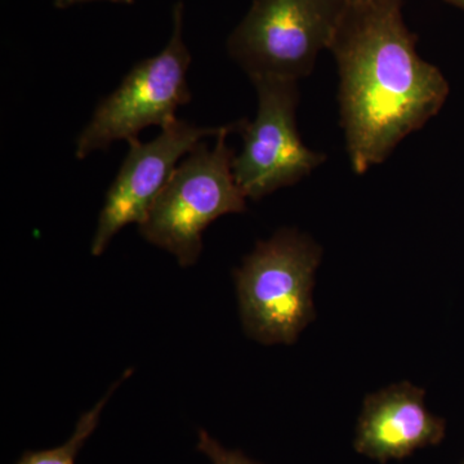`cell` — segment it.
<instances>
[{"label": "cell", "instance_id": "cell-1", "mask_svg": "<svg viewBox=\"0 0 464 464\" xmlns=\"http://www.w3.org/2000/svg\"><path fill=\"white\" fill-rule=\"evenodd\" d=\"M415 45L402 0L344 7L329 50L337 61L341 124L356 174L383 163L447 101V79Z\"/></svg>", "mask_w": 464, "mask_h": 464}, {"label": "cell", "instance_id": "cell-2", "mask_svg": "<svg viewBox=\"0 0 464 464\" xmlns=\"http://www.w3.org/2000/svg\"><path fill=\"white\" fill-rule=\"evenodd\" d=\"M239 121L222 127L212 149L200 142L179 166L139 226L146 241L174 256L182 267L197 264L203 234L219 217L243 213L246 197L235 181V151L227 136Z\"/></svg>", "mask_w": 464, "mask_h": 464}, {"label": "cell", "instance_id": "cell-3", "mask_svg": "<svg viewBox=\"0 0 464 464\" xmlns=\"http://www.w3.org/2000/svg\"><path fill=\"white\" fill-rule=\"evenodd\" d=\"M322 249L295 228L259 241L235 270L241 322L265 344L293 343L315 316L314 277Z\"/></svg>", "mask_w": 464, "mask_h": 464}, {"label": "cell", "instance_id": "cell-4", "mask_svg": "<svg viewBox=\"0 0 464 464\" xmlns=\"http://www.w3.org/2000/svg\"><path fill=\"white\" fill-rule=\"evenodd\" d=\"M183 14L179 0L173 7L172 35L164 50L137 63L119 87L100 101L76 139V159L105 151L116 141L139 140V133L152 125L163 130L177 121V110L190 102L191 54L183 41Z\"/></svg>", "mask_w": 464, "mask_h": 464}, {"label": "cell", "instance_id": "cell-5", "mask_svg": "<svg viewBox=\"0 0 464 464\" xmlns=\"http://www.w3.org/2000/svg\"><path fill=\"white\" fill-rule=\"evenodd\" d=\"M344 7L342 0H255L228 38V53L250 79L298 82L331 48Z\"/></svg>", "mask_w": 464, "mask_h": 464}, {"label": "cell", "instance_id": "cell-6", "mask_svg": "<svg viewBox=\"0 0 464 464\" xmlns=\"http://www.w3.org/2000/svg\"><path fill=\"white\" fill-rule=\"evenodd\" d=\"M257 91L255 121H239L243 149L235 155V181L246 199L259 200L295 185L325 161L304 145L297 130V82L261 76L250 79Z\"/></svg>", "mask_w": 464, "mask_h": 464}, {"label": "cell", "instance_id": "cell-7", "mask_svg": "<svg viewBox=\"0 0 464 464\" xmlns=\"http://www.w3.org/2000/svg\"><path fill=\"white\" fill-rule=\"evenodd\" d=\"M221 130L177 119L151 141L128 142L127 155L106 192L91 243L92 256L100 257L125 226L141 225L179 161L207 137L218 136Z\"/></svg>", "mask_w": 464, "mask_h": 464}, {"label": "cell", "instance_id": "cell-8", "mask_svg": "<svg viewBox=\"0 0 464 464\" xmlns=\"http://www.w3.org/2000/svg\"><path fill=\"white\" fill-rule=\"evenodd\" d=\"M442 436L444 423L427 411L423 391L409 383L395 384L366 399L355 448L366 457L386 462L438 444Z\"/></svg>", "mask_w": 464, "mask_h": 464}, {"label": "cell", "instance_id": "cell-9", "mask_svg": "<svg viewBox=\"0 0 464 464\" xmlns=\"http://www.w3.org/2000/svg\"><path fill=\"white\" fill-rule=\"evenodd\" d=\"M130 374H132V371H125L123 377L116 381L115 383L110 387L105 396H103L91 411L82 414L69 441H66L65 444L61 445V447L47 449V450L26 451V453H24L23 457L18 459L16 464H75L76 457H78L81 449L83 448L85 441L91 438L92 433L96 431L97 426H99L101 413H102L105 405L108 404L110 396L121 386V382H123L125 378L130 377Z\"/></svg>", "mask_w": 464, "mask_h": 464}, {"label": "cell", "instance_id": "cell-10", "mask_svg": "<svg viewBox=\"0 0 464 464\" xmlns=\"http://www.w3.org/2000/svg\"><path fill=\"white\" fill-rule=\"evenodd\" d=\"M198 449L209 458L212 464H258L253 462L248 457L237 450H228L222 447L217 440L213 439L204 430H199V442Z\"/></svg>", "mask_w": 464, "mask_h": 464}, {"label": "cell", "instance_id": "cell-11", "mask_svg": "<svg viewBox=\"0 0 464 464\" xmlns=\"http://www.w3.org/2000/svg\"><path fill=\"white\" fill-rule=\"evenodd\" d=\"M88 2H109L114 3V5H132L134 0H54V7L58 9H65L72 7V5Z\"/></svg>", "mask_w": 464, "mask_h": 464}, {"label": "cell", "instance_id": "cell-12", "mask_svg": "<svg viewBox=\"0 0 464 464\" xmlns=\"http://www.w3.org/2000/svg\"><path fill=\"white\" fill-rule=\"evenodd\" d=\"M447 2L464 11V0H447Z\"/></svg>", "mask_w": 464, "mask_h": 464}, {"label": "cell", "instance_id": "cell-13", "mask_svg": "<svg viewBox=\"0 0 464 464\" xmlns=\"http://www.w3.org/2000/svg\"><path fill=\"white\" fill-rule=\"evenodd\" d=\"M346 5H360V3L368 2V0H342Z\"/></svg>", "mask_w": 464, "mask_h": 464}]
</instances>
